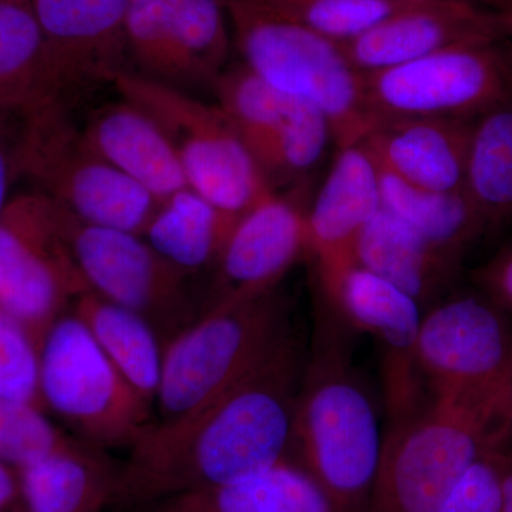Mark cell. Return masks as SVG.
Masks as SVG:
<instances>
[{"label":"cell","instance_id":"obj_32","mask_svg":"<svg viewBox=\"0 0 512 512\" xmlns=\"http://www.w3.org/2000/svg\"><path fill=\"white\" fill-rule=\"evenodd\" d=\"M0 399L43 407L40 343L20 320L0 309Z\"/></svg>","mask_w":512,"mask_h":512},{"label":"cell","instance_id":"obj_16","mask_svg":"<svg viewBox=\"0 0 512 512\" xmlns=\"http://www.w3.org/2000/svg\"><path fill=\"white\" fill-rule=\"evenodd\" d=\"M42 30L57 101L128 72L126 19L130 0H29Z\"/></svg>","mask_w":512,"mask_h":512},{"label":"cell","instance_id":"obj_14","mask_svg":"<svg viewBox=\"0 0 512 512\" xmlns=\"http://www.w3.org/2000/svg\"><path fill=\"white\" fill-rule=\"evenodd\" d=\"M316 291L356 333L379 350L386 424L412 413L427 392L417 365L423 308L357 262L315 269Z\"/></svg>","mask_w":512,"mask_h":512},{"label":"cell","instance_id":"obj_38","mask_svg":"<svg viewBox=\"0 0 512 512\" xmlns=\"http://www.w3.org/2000/svg\"><path fill=\"white\" fill-rule=\"evenodd\" d=\"M404 3H434V2H466L474 3V5L485 6L501 12H507L511 6V0H399Z\"/></svg>","mask_w":512,"mask_h":512},{"label":"cell","instance_id":"obj_35","mask_svg":"<svg viewBox=\"0 0 512 512\" xmlns=\"http://www.w3.org/2000/svg\"><path fill=\"white\" fill-rule=\"evenodd\" d=\"M0 512H19L18 471L0 461Z\"/></svg>","mask_w":512,"mask_h":512},{"label":"cell","instance_id":"obj_9","mask_svg":"<svg viewBox=\"0 0 512 512\" xmlns=\"http://www.w3.org/2000/svg\"><path fill=\"white\" fill-rule=\"evenodd\" d=\"M40 396L84 443L131 448L146 433L151 406L110 362L86 325L64 313L40 345Z\"/></svg>","mask_w":512,"mask_h":512},{"label":"cell","instance_id":"obj_10","mask_svg":"<svg viewBox=\"0 0 512 512\" xmlns=\"http://www.w3.org/2000/svg\"><path fill=\"white\" fill-rule=\"evenodd\" d=\"M363 89L376 123L409 117L477 120L512 99L511 36L461 43L363 74Z\"/></svg>","mask_w":512,"mask_h":512},{"label":"cell","instance_id":"obj_39","mask_svg":"<svg viewBox=\"0 0 512 512\" xmlns=\"http://www.w3.org/2000/svg\"><path fill=\"white\" fill-rule=\"evenodd\" d=\"M508 20H510V28H511V35H512V0H511V6L510 9L507 10Z\"/></svg>","mask_w":512,"mask_h":512},{"label":"cell","instance_id":"obj_11","mask_svg":"<svg viewBox=\"0 0 512 512\" xmlns=\"http://www.w3.org/2000/svg\"><path fill=\"white\" fill-rule=\"evenodd\" d=\"M87 292L59 205L39 191L9 200L0 215V309L42 345L47 330Z\"/></svg>","mask_w":512,"mask_h":512},{"label":"cell","instance_id":"obj_22","mask_svg":"<svg viewBox=\"0 0 512 512\" xmlns=\"http://www.w3.org/2000/svg\"><path fill=\"white\" fill-rule=\"evenodd\" d=\"M83 133L104 160L160 204L190 187L163 130L131 101L121 99L94 111Z\"/></svg>","mask_w":512,"mask_h":512},{"label":"cell","instance_id":"obj_25","mask_svg":"<svg viewBox=\"0 0 512 512\" xmlns=\"http://www.w3.org/2000/svg\"><path fill=\"white\" fill-rule=\"evenodd\" d=\"M77 316L101 350L134 389L154 404L163 373L164 346L156 328L138 313L93 292L73 303Z\"/></svg>","mask_w":512,"mask_h":512},{"label":"cell","instance_id":"obj_8","mask_svg":"<svg viewBox=\"0 0 512 512\" xmlns=\"http://www.w3.org/2000/svg\"><path fill=\"white\" fill-rule=\"evenodd\" d=\"M417 365L427 392L511 419L512 312L481 291L450 293L423 313Z\"/></svg>","mask_w":512,"mask_h":512},{"label":"cell","instance_id":"obj_20","mask_svg":"<svg viewBox=\"0 0 512 512\" xmlns=\"http://www.w3.org/2000/svg\"><path fill=\"white\" fill-rule=\"evenodd\" d=\"M474 120H379L360 143L404 183L437 192L464 190Z\"/></svg>","mask_w":512,"mask_h":512},{"label":"cell","instance_id":"obj_3","mask_svg":"<svg viewBox=\"0 0 512 512\" xmlns=\"http://www.w3.org/2000/svg\"><path fill=\"white\" fill-rule=\"evenodd\" d=\"M510 439L507 417L427 394L412 413L384 427L369 512H436L478 458L510 447Z\"/></svg>","mask_w":512,"mask_h":512},{"label":"cell","instance_id":"obj_31","mask_svg":"<svg viewBox=\"0 0 512 512\" xmlns=\"http://www.w3.org/2000/svg\"><path fill=\"white\" fill-rule=\"evenodd\" d=\"M36 404L0 399V461L16 471L72 443Z\"/></svg>","mask_w":512,"mask_h":512},{"label":"cell","instance_id":"obj_23","mask_svg":"<svg viewBox=\"0 0 512 512\" xmlns=\"http://www.w3.org/2000/svg\"><path fill=\"white\" fill-rule=\"evenodd\" d=\"M117 473L103 448L74 439L18 471L19 512H101Z\"/></svg>","mask_w":512,"mask_h":512},{"label":"cell","instance_id":"obj_21","mask_svg":"<svg viewBox=\"0 0 512 512\" xmlns=\"http://www.w3.org/2000/svg\"><path fill=\"white\" fill-rule=\"evenodd\" d=\"M355 259L407 293L423 311L450 295L463 264L383 207L357 238Z\"/></svg>","mask_w":512,"mask_h":512},{"label":"cell","instance_id":"obj_12","mask_svg":"<svg viewBox=\"0 0 512 512\" xmlns=\"http://www.w3.org/2000/svg\"><path fill=\"white\" fill-rule=\"evenodd\" d=\"M59 210L64 238L90 292L138 313L156 330L170 329L171 338L200 316L188 288L192 274L141 235L89 224L60 205Z\"/></svg>","mask_w":512,"mask_h":512},{"label":"cell","instance_id":"obj_29","mask_svg":"<svg viewBox=\"0 0 512 512\" xmlns=\"http://www.w3.org/2000/svg\"><path fill=\"white\" fill-rule=\"evenodd\" d=\"M464 190L488 232L511 224L512 99L474 120Z\"/></svg>","mask_w":512,"mask_h":512},{"label":"cell","instance_id":"obj_27","mask_svg":"<svg viewBox=\"0 0 512 512\" xmlns=\"http://www.w3.org/2000/svg\"><path fill=\"white\" fill-rule=\"evenodd\" d=\"M235 224L188 187L161 202L143 238L178 268L195 274L217 266Z\"/></svg>","mask_w":512,"mask_h":512},{"label":"cell","instance_id":"obj_5","mask_svg":"<svg viewBox=\"0 0 512 512\" xmlns=\"http://www.w3.org/2000/svg\"><path fill=\"white\" fill-rule=\"evenodd\" d=\"M292 325L281 289L235 292L175 333L164 345L157 394L161 420L207 402L247 372Z\"/></svg>","mask_w":512,"mask_h":512},{"label":"cell","instance_id":"obj_19","mask_svg":"<svg viewBox=\"0 0 512 512\" xmlns=\"http://www.w3.org/2000/svg\"><path fill=\"white\" fill-rule=\"evenodd\" d=\"M382 207L375 158L362 143L339 148L325 183L306 210L308 256L315 269L355 262L357 238Z\"/></svg>","mask_w":512,"mask_h":512},{"label":"cell","instance_id":"obj_7","mask_svg":"<svg viewBox=\"0 0 512 512\" xmlns=\"http://www.w3.org/2000/svg\"><path fill=\"white\" fill-rule=\"evenodd\" d=\"M121 99L146 111L173 146L190 188L238 222L275 191L237 128L218 104L133 72L113 84Z\"/></svg>","mask_w":512,"mask_h":512},{"label":"cell","instance_id":"obj_13","mask_svg":"<svg viewBox=\"0 0 512 512\" xmlns=\"http://www.w3.org/2000/svg\"><path fill=\"white\" fill-rule=\"evenodd\" d=\"M124 35L128 72L191 94L214 90L234 45L222 0H130Z\"/></svg>","mask_w":512,"mask_h":512},{"label":"cell","instance_id":"obj_33","mask_svg":"<svg viewBox=\"0 0 512 512\" xmlns=\"http://www.w3.org/2000/svg\"><path fill=\"white\" fill-rule=\"evenodd\" d=\"M508 447L478 458L436 512H503V471Z\"/></svg>","mask_w":512,"mask_h":512},{"label":"cell","instance_id":"obj_4","mask_svg":"<svg viewBox=\"0 0 512 512\" xmlns=\"http://www.w3.org/2000/svg\"><path fill=\"white\" fill-rule=\"evenodd\" d=\"M242 64L266 83L322 111L339 148L359 144L375 126L363 74L336 43L266 0H222Z\"/></svg>","mask_w":512,"mask_h":512},{"label":"cell","instance_id":"obj_1","mask_svg":"<svg viewBox=\"0 0 512 512\" xmlns=\"http://www.w3.org/2000/svg\"><path fill=\"white\" fill-rule=\"evenodd\" d=\"M306 348L293 325L222 392L151 424L117 473L113 503H161L291 458Z\"/></svg>","mask_w":512,"mask_h":512},{"label":"cell","instance_id":"obj_28","mask_svg":"<svg viewBox=\"0 0 512 512\" xmlns=\"http://www.w3.org/2000/svg\"><path fill=\"white\" fill-rule=\"evenodd\" d=\"M380 191L383 208L431 244L458 258L464 259L478 239L488 234L487 225L466 190H423L380 168Z\"/></svg>","mask_w":512,"mask_h":512},{"label":"cell","instance_id":"obj_34","mask_svg":"<svg viewBox=\"0 0 512 512\" xmlns=\"http://www.w3.org/2000/svg\"><path fill=\"white\" fill-rule=\"evenodd\" d=\"M478 291L512 312V235L473 274Z\"/></svg>","mask_w":512,"mask_h":512},{"label":"cell","instance_id":"obj_2","mask_svg":"<svg viewBox=\"0 0 512 512\" xmlns=\"http://www.w3.org/2000/svg\"><path fill=\"white\" fill-rule=\"evenodd\" d=\"M355 335L316 291L291 458L339 512L370 511L384 439L375 400L353 357Z\"/></svg>","mask_w":512,"mask_h":512},{"label":"cell","instance_id":"obj_17","mask_svg":"<svg viewBox=\"0 0 512 512\" xmlns=\"http://www.w3.org/2000/svg\"><path fill=\"white\" fill-rule=\"evenodd\" d=\"M511 36L507 12L466 2L421 3L339 45L357 72H382L447 47Z\"/></svg>","mask_w":512,"mask_h":512},{"label":"cell","instance_id":"obj_40","mask_svg":"<svg viewBox=\"0 0 512 512\" xmlns=\"http://www.w3.org/2000/svg\"><path fill=\"white\" fill-rule=\"evenodd\" d=\"M510 444H512V406H511V439Z\"/></svg>","mask_w":512,"mask_h":512},{"label":"cell","instance_id":"obj_37","mask_svg":"<svg viewBox=\"0 0 512 512\" xmlns=\"http://www.w3.org/2000/svg\"><path fill=\"white\" fill-rule=\"evenodd\" d=\"M503 512H512V450L505 451L503 471Z\"/></svg>","mask_w":512,"mask_h":512},{"label":"cell","instance_id":"obj_24","mask_svg":"<svg viewBox=\"0 0 512 512\" xmlns=\"http://www.w3.org/2000/svg\"><path fill=\"white\" fill-rule=\"evenodd\" d=\"M158 504L156 512H339L329 495L293 458Z\"/></svg>","mask_w":512,"mask_h":512},{"label":"cell","instance_id":"obj_26","mask_svg":"<svg viewBox=\"0 0 512 512\" xmlns=\"http://www.w3.org/2000/svg\"><path fill=\"white\" fill-rule=\"evenodd\" d=\"M50 104L60 103L29 0H0V111L25 116Z\"/></svg>","mask_w":512,"mask_h":512},{"label":"cell","instance_id":"obj_30","mask_svg":"<svg viewBox=\"0 0 512 512\" xmlns=\"http://www.w3.org/2000/svg\"><path fill=\"white\" fill-rule=\"evenodd\" d=\"M295 22L336 45L365 35L396 13L421 5L399 0H266Z\"/></svg>","mask_w":512,"mask_h":512},{"label":"cell","instance_id":"obj_15","mask_svg":"<svg viewBox=\"0 0 512 512\" xmlns=\"http://www.w3.org/2000/svg\"><path fill=\"white\" fill-rule=\"evenodd\" d=\"M214 92L274 190L311 173L333 140L318 107L275 89L245 64L228 66Z\"/></svg>","mask_w":512,"mask_h":512},{"label":"cell","instance_id":"obj_6","mask_svg":"<svg viewBox=\"0 0 512 512\" xmlns=\"http://www.w3.org/2000/svg\"><path fill=\"white\" fill-rule=\"evenodd\" d=\"M13 161L16 177L28 178L39 192L89 224L143 237L160 207L153 195L94 150L62 104L23 116Z\"/></svg>","mask_w":512,"mask_h":512},{"label":"cell","instance_id":"obj_18","mask_svg":"<svg viewBox=\"0 0 512 512\" xmlns=\"http://www.w3.org/2000/svg\"><path fill=\"white\" fill-rule=\"evenodd\" d=\"M299 192L272 191L235 224L218 259L215 299L278 288L289 269L308 256L306 208Z\"/></svg>","mask_w":512,"mask_h":512},{"label":"cell","instance_id":"obj_36","mask_svg":"<svg viewBox=\"0 0 512 512\" xmlns=\"http://www.w3.org/2000/svg\"><path fill=\"white\" fill-rule=\"evenodd\" d=\"M13 150H15V144L12 148H8L0 138V215L8 205V191L10 181L16 177L15 161H13Z\"/></svg>","mask_w":512,"mask_h":512}]
</instances>
